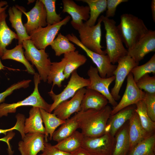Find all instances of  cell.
<instances>
[{"label":"cell","instance_id":"11","mask_svg":"<svg viewBox=\"0 0 155 155\" xmlns=\"http://www.w3.org/2000/svg\"><path fill=\"white\" fill-rule=\"evenodd\" d=\"M127 83L125 91L120 102L113 107L111 115L131 105L135 104L143 99L145 92L140 89L134 80L130 72L127 76Z\"/></svg>","mask_w":155,"mask_h":155},{"label":"cell","instance_id":"3","mask_svg":"<svg viewBox=\"0 0 155 155\" xmlns=\"http://www.w3.org/2000/svg\"><path fill=\"white\" fill-rule=\"evenodd\" d=\"M102 22L106 31V49L104 51L111 63L114 65L120 58L127 55V50L123 45L116 22L103 15Z\"/></svg>","mask_w":155,"mask_h":155},{"label":"cell","instance_id":"49","mask_svg":"<svg viewBox=\"0 0 155 155\" xmlns=\"http://www.w3.org/2000/svg\"><path fill=\"white\" fill-rule=\"evenodd\" d=\"M39 155H45L44 153L43 152V153Z\"/></svg>","mask_w":155,"mask_h":155},{"label":"cell","instance_id":"40","mask_svg":"<svg viewBox=\"0 0 155 155\" xmlns=\"http://www.w3.org/2000/svg\"><path fill=\"white\" fill-rule=\"evenodd\" d=\"M144 100L148 116L155 122V93L145 92Z\"/></svg>","mask_w":155,"mask_h":155},{"label":"cell","instance_id":"44","mask_svg":"<svg viewBox=\"0 0 155 155\" xmlns=\"http://www.w3.org/2000/svg\"><path fill=\"white\" fill-rule=\"evenodd\" d=\"M15 135V133L12 131L8 132L5 137L0 138V141L4 142L7 144V151L9 155H13V152L11 150L9 142L10 140Z\"/></svg>","mask_w":155,"mask_h":155},{"label":"cell","instance_id":"18","mask_svg":"<svg viewBox=\"0 0 155 155\" xmlns=\"http://www.w3.org/2000/svg\"><path fill=\"white\" fill-rule=\"evenodd\" d=\"M62 12L67 13L71 16L72 22L80 24L83 20L86 22L90 18V8L88 5H77L72 0H63Z\"/></svg>","mask_w":155,"mask_h":155},{"label":"cell","instance_id":"39","mask_svg":"<svg viewBox=\"0 0 155 155\" xmlns=\"http://www.w3.org/2000/svg\"><path fill=\"white\" fill-rule=\"evenodd\" d=\"M31 82L32 80L30 79L24 80L11 85L5 91L0 93V103L4 102L5 98L12 94L15 90L28 87Z\"/></svg>","mask_w":155,"mask_h":155},{"label":"cell","instance_id":"12","mask_svg":"<svg viewBox=\"0 0 155 155\" xmlns=\"http://www.w3.org/2000/svg\"><path fill=\"white\" fill-rule=\"evenodd\" d=\"M90 83L86 87L98 91L104 96L109 103L113 107L116 106L118 103L112 96L109 90V86L115 80V77H112L102 78L99 75L97 68L91 65L87 72Z\"/></svg>","mask_w":155,"mask_h":155},{"label":"cell","instance_id":"23","mask_svg":"<svg viewBox=\"0 0 155 155\" xmlns=\"http://www.w3.org/2000/svg\"><path fill=\"white\" fill-rule=\"evenodd\" d=\"M25 134L31 133L44 134L45 128L43 125L40 108L33 106L29 112V116L25 119L24 124Z\"/></svg>","mask_w":155,"mask_h":155},{"label":"cell","instance_id":"10","mask_svg":"<svg viewBox=\"0 0 155 155\" xmlns=\"http://www.w3.org/2000/svg\"><path fill=\"white\" fill-rule=\"evenodd\" d=\"M66 36L69 41L81 48L96 65L99 75L102 78H109L114 75L117 65L112 64L106 55H101L94 52L84 46L73 33L68 34Z\"/></svg>","mask_w":155,"mask_h":155},{"label":"cell","instance_id":"31","mask_svg":"<svg viewBox=\"0 0 155 155\" xmlns=\"http://www.w3.org/2000/svg\"><path fill=\"white\" fill-rule=\"evenodd\" d=\"M128 126H123L116 133L115 142L112 155H125L129 149Z\"/></svg>","mask_w":155,"mask_h":155},{"label":"cell","instance_id":"4","mask_svg":"<svg viewBox=\"0 0 155 155\" xmlns=\"http://www.w3.org/2000/svg\"><path fill=\"white\" fill-rule=\"evenodd\" d=\"M103 15L98 20L97 24L92 26H89L83 22L80 24L71 21L72 26L77 30L81 43L91 51L101 55H106L105 51L102 50L101 45L102 32L101 23Z\"/></svg>","mask_w":155,"mask_h":155},{"label":"cell","instance_id":"47","mask_svg":"<svg viewBox=\"0 0 155 155\" xmlns=\"http://www.w3.org/2000/svg\"><path fill=\"white\" fill-rule=\"evenodd\" d=\"M151 8L152 18L154 22H155V0H152L151 2Z\"/></svg>","mask_w":155,"mask_h":155},{"label":"cell","instance_id":"20","mask_svg":"<svg viewBox=\"0 0 155 155\" xmlns=\"http://www.w3.org/2000/svg\"><path fill=\"white\" fill-rule=\"evenodd\" d=\"M108 103L106 98L100 92L86 88L81 102V111L89 109L100 110L106 106Z\"/></svg>","mask_w":155,"mask_h":155},{"label":"cell","instance_id":"6","mask_svg":"<svg viewBox=\"0 0 155 155\" xmlns=\"http://www.w3.org/2000/svg\"><path fill=\"white\" fill-rule=\"evenodd\" d=\"M22 45L26 58L36 67L41 80L46 82L52 63L48 54L45 49H37L30 40L23 41Z\"/></svg>","mask_w":155,"mask_h":155},{"label":"cell","instance_id":"45","mask_svg":"<svg viewBox=\"0 0 155 155\" xmlns=\"http://www.w3.org/2000/svg\"><path fill=\"white\" fill-rule=\"evenodd\" d=\"M74 152L75 153L74 155H90L88 152L82 147ZM72 155H73L72 154Z\"/></svg>","mask_w":155,"mask_h":155},{"label":"cell","instance_id":"22","mask_svg":"<svg viewBox=\"0 0 155 155\" xmlns=\"http://www.w3.org/2000/svg\"><path fill=\"white\" fill-rule=\"evenodd\" d=\"M135 108L130 106L111 115L109 123L107 124L106 132H109L112 136L115 137L119 129L127 121L129 120L135 111Z\"/></svg>","mask_w":155,"mask_h":155},{"label":"cell","instance_id":"5","mask_svg":"<svg viewBox=\"0 0 155 155\" xmlns=\"http://www.w3.org/2000/svg\"><path fill=\"white\" fill-rule=\"evenodd\" d=\"M33 80L34 90L28 97L16 103L9 104L3 102L0 104V117L7 116L9 113H15L18 108L24 106L37 107L49 112L51 104L47 102L39 92L38 85L41 80L38 73L36 72L34 75Z\"/></svg>","mask_w":155,"mask_h":155},{"label":"cell","instance_id":"25","mask_svg":"<svg viewBox=\"0 0 155 155\" xmlns=\"http://www.w3.org/2000/svg\"><path fill=\"white\" fill-rule=\"evenodd\" d=\"M40 113L43 122L45 127L44 141L48 142V138L52 139L53 134L57 128L63 123L65 120H61L54 114L49 113L42 108H40Z\"/></svg>","mask_w":155,"mask_h":155},{"label":"cell","instance_id":"41","mask_svg":"<svg viewBox=\"0 0 155 155\" xmlns=\"http://www.w3.org/2000/svg\"><path fill=\"white\" fill-rule=\"evenodd\" d=\"M17 119L16 123L15 126L8 129H0V134H3L6 135L7 133L15 129L17 130L20 133L22 138L25 136L24 132V124L25 120V117L22 115L18 114L16 116Z\"/></svg>","mask_w":155,"mask_h":155},{"label":"cell","instance_id":"43","mask_svg":"<svg viewBox=\"0 0 155 155\" xmlns=\"http://www.w3.org/2000/svg\"><path fill=\"white\" fill-rule=\"evenodd\" d=\"M44 148L43 152L45 155H72V153L61 151L44 141Z\"/></svg>","mask_w":155,"mask_h":155},{"label":"cell","instance_id":"1","mask_svg":"<svg viewBox=\"0 0 155 155\" xmlns=\"http://www.w3.org/2000/svg\"><path fill=\"white\" fill-rule=\"evenodd\" d=\"M112 110L107 105L100 110L89 109L76 113L75 115L81 132L84 136L91 137H98L104 134L106 132Z\"/></svg>","mask_w":155,"mask_h":155},{"label":"cell","instance_id":"2","mask_svg":"<svg viewBox=\"0 0 155 155\" xmlns=\"http://www.w3.org/2000/svg\"><path fill=\"white\" fill-rule=\"evenodd\" d=\"M120 20L117 28L127 49L133 47L150 30L142 19L132 14L124 13Z\"/></svg>","mask_w":155,"mask_h":155},{"label":"cell","instance_id":"32","mask_svg":"<svg viewBox=\"0 0 155 155\" xmlns=\"http://www.w3.org/2000/svg\"><path fill=\"white\" fill-rule=\"evenodd\" d=\"M86 3L90 8V18L85 22L88 26H92L95 25L99 15L106 10V0H79Z\"/></svg>","mask_w":155,"mask_h":155},{"label":"cell","instance_id":"8","mask_svg":"<svg viewBox=\"0 0 155 155\" xmlns=\"http://www.w3.org/2000/svg\"><path fill=\"white\" fill-rule=\"evenodd\" d=\"M70 18L69 16H67L58 23L39 28L29 34L30 40L37 49H45L55 38L61 27L66 25Z\"/></svg>","mask_w":155,"mask_h":155},{"label":"cell","instance_id":"16","mask_svg":"<svg viewBox=\"0 0 155 155\" xmlns=\"http://www.w3.org/2000/svg\"><path fill=\"white\" fill-rule=\"evenodd\" d=\"M86 90L84 88L79 89L70 100L64 101L57 106L53 110V113L60 119L65 121L73 113L80 111L81 102Z\"/></svg>","mask_w":155,"mask_h":155},{"label":"cell","instance_id":"19","mask_svg":"<svg viewBox=\"0 0 155 155\" xmlns=\"http://www.w3.org/2000/svg\"><path fill=\"white\" fill-rule=\"evenodd\" d=\"M20 7L21 6L18 5L13 6L10 7L8 11L9 20L11 24L12 27L15 30L18 37V44H22L23 41L30 40V38L22 23L23 13Z\"/></svg>","mask_w":155,"mask_h":155},{"label":"cell","instance_id":"36","mask_svg":"<svg viewBox=\"0 0 155 155\" xmlns=\"http://www.w3.org/2000/svg\"><path fill=\"white\" fill-rule=\"evenodd\" d=\"M131 72L135 82L146 74L151 73L155 74V54H154L150 59L145 64L135 67L131 70Z\"/></svg>","mask_w":155,"mask_h":155},{"label":"cell","instance_id":"50","mask_svg":"<svg viewBox=\"0 0 155 155\" xmlns=\"http://www.w3.org/2000/svg\"></svg>","mask_w":155,"mask_h":155},{"label":"cell","instance_id":"15","mask_svg":"<svg viewBox=\"0 0 155 155\" xmlns=\"http://www.w3.org/2000/svg\"><path fill=\"white\" fill-rule=\"evenodd\" d=\"M127 55L139 63L148 53L155 51V31L150 30L131 48Z\"/></svg>","mask_w":155,"mask_h":155},{"label":"cell","instance_id":"42","mask_svg":"<svg viewBox=\"0 0 155 155\" xmlns=\"http://www.w3.org/2000/svg\"><path fill=\"white\" fill-rule=\"evenodd\" d=\"M127 1L128 0H106V9L105 16L108 18L114 17L118 5L122 3Z\"/></svg>","mask_w":155,"mask_h":155},{"label":"cell","instance_id":"24","mask_svg":"<svg viewBox=\"0 0 155 155\" xmlns=\"http://www.w3.org/2000/svg\"><path fill=\"white\" fill-rule=\"evenodd\" d=\"M7 15L5 11L0 13V57L3 55L6 47L14 39H18L16 34L7 25L6 19Z\"/></svg>","mask_w":155,"mask_h":155},{"label":"cell","instance_id":"28","mask_svg":"<svg viewBox=\"0 0 155 155\" xmlns=\"http://www.w3.org/2000/svg\"><path fill=\"white\" fill-rule=\"evenodd\" d=\"M22 44L16 45L11 49H6L1 57L2 60L11 59L22 63L25 67L28 73L34 75L36 73L33 65L26 58Z\"/></svg>","mask_w":155,"mask_h":155},{"label":"cell","instance_id":"26","mask_svg":"<svg viewBox=\"0 0 155 155\" xmlns=\"http://www.w3.org/2000/svg\"><path fill=\"white\" fill-rule=\"evenodd\" d=\"M84 136L81 132L76 131L54 146L61 151L71 153L82 147Z\"/></svg>","mask_w":155,"mask_h":155},{"label":"cell","instance_id":"17","mask_svg":"<svg viewBox=\"0 0 155 155\" xmlns=\"http://www.w3.org/2000/svg\"><path fill=\"white\" fill-rule=\"evenodd\" d=\"M44 134L39 133L25 134L18 144V149L21 155H37L44 148Z\"/></svg>","mask_w":155,"mask_h":155},{"label":"cell","instance_id":"37","mask_svg":"<svg viewBox=\"0 0 155 155\" xmlns=\"http://www.w3.org/2000/svg\"><path fill=\"white\" fill-rule=\"evenodd\" d=\"M45 7L46 13V21L47 24L53 25L60 22L62 18L56 11L55 0H40Z\"/></svg>","mask_w":155,"mask_h":155},{"label":"cell","instance_id":"29","mask_svg":"<svg viewBox=\"0 0 155 155\" xmlns=\"http://www.w3.org/2000/svg\"><path fill=\"white\" fill-rule=\"evenodd\" d=\"M66 63L64 57L59 62H52L47 82L50 84L52 83V88L55 85L59 88L62 86V82L65 79L64 70Z\"/></svg>","mask_w":155,"mask_h":155},{"label":"cell","instance_id":"27","mask_svg":"<svg viewBox=\"0 0 155 155\" xmlns=\"http://www.w3.org/2000/svg\"><path fill=\"white\" fill-rule=\"evenodd\" d=\"M63 57L66 61L64 74L66 79L69 77L72 72L84 65L87 60L85 55L75 50L65 54Z\"/></svg>","mask_w":155,"mask_h":155},{"label":"cell","instance_id":"34","mask_svg":"<svg viewBox=\"0 0 155 155\" xmlns=\"http://www.w3.org/2000/svg\"><path fill=\"white\" fill-rule=\"evenodd\" d=\"M155 145V135L153 133L136 144L129 155H154Z\"/></svg>","mask_w":155,"mask_h":155},{"label":"cell","instance_id":"9","mask_svg":"<svg viewBox=\"0 0 155 155\" xmlns=\"http://www.w3.org/2000/svg\"><path fill=\"white\" fill-rule=\"evenodd\" d=\"M115 137L109 132L95 137L84 136L82 148L90 155H112Z\"/></svg>","mask_w":155,"mask_h":155},{"label":"cell","instance_id":"14","mask_svg":"<svg viewBox=\"0 0 155 155\" xmlns=\"http://www.w3.org/2000/svg\"><path fill=\"white\" fill-rule=\"evenodd\" d=\"M20 8L27 18V21L24 25L29 35L39 28L45 27L47 25L46 9L40 0H36L34 6L28 12H26L23 7Z\"/></svg>","mask_w":155,"mask_h":155},{"label":"cell","instance_id":"48","mask_svg":"<svg viewBox=\"0 0 155 155\" xmlns=\"http://www.w3.org/2000/svg\"><path fill=\"white\" fill-rule=\"evenodd\" d=\"M0 71L2 69H4L5 67L3 64L2 63L1 59H0Z\"/></svg>","mask_w":155,"mask_h":155},{"label":"cell","instance_id":"33","mask_svg":"<svg viewBox=\"0 0 155 155\" xmlns=\"http://www.w3.org/2000/svg\"><path fill=\"white\" fill-rule=\"evenodd\" d=\"M57 56L75 50L74 45L71 42L68 38L61 33L57 34L56 38L50 44Z\"/></svg>","mask_w":155,"mask_h":155},{"label":"cell","instance_id":"46","mask_svg":"<svg viewBox=\"0 0 155 155\" xmlns=\"http://www.w3.org/2000/svg\"><path fill=\"white\" fill-rule=\"evenodd\" d=\"M8 7L7 3L5 1H0V13L5 11Z\"/></svg>","mask_w":155,"mask_h":155},{"label":"cell","instance_id":"30","mask_svg":"<svg viewBox=\"0 0 155 155\" xmlns=\"http://www.w3.org/2000/svg\"><path fill=\"white\" fill-rule=\"evenodd\" d=\"M79 128V124L75 114L65 122L54 132L52 139L57 142L69 136Z\"/></svg>","mask_w":155,"mask_h":155},{"label":"cell","instance_id":"38","mask_svg":"<svg viewBox=\"0 0 155 155\" xmlns=\"http://www.w3.org/2000/svg\"><path fill=\"white\" fill-rule=\"evenodd\" d=\"M137 87L144 91L150 93H155V76H150L146 74L135 82Z\"/></svg>","mask_w":155,"mask_h":155},{"label":"cell","instance_id":"35","mask_svg":"<svg viewBox=\"0 0 155 155\" xmlns=\"http://www.w3.org/2000/svg\"><path fill=\"white\" fill-rule=\"evenodd\" d=\"M135 104V111L138 115L143 128L149 134L153 133L155 129V122L148 116L144 100L140 101Z\"/></svg>","mask_w":155,"mask_h":155},{"label":"cell","instance_id":"13","mask_svg":"<svg viewBox=\"0 0 155 155\" xmlns=\"http://www.w3.org/2000/svg\"><path fill=\"white\" fill-rule=\"evenodd\" d=\"M117 63L118 65L113 73L115 77V83L110 92L116 101L120 98L119 92L125 78L132 69L139 64L128 55L120 58Z\"/></svg>","mask_w":155,"mask_h":155},{"label":"cell","instance_id":"7","mask_svg":"<svg viewBox=\"0 0 155 155\" xmlns=\"http://www.w3.org/2000/svg\"><path fill=\"white\" fill-rule=\"evenodd\" d=\"M90 83L89 78H84L80 76L77 70L74 71L71 74L67 86L60 93L56 94L53 92V88L48 92L53 101L49 112L51 113L59 104L72 97L79 89L88 86Z\"/></svg>","mask_w":155,"mask_h":155},{"label":"cell","instance_id":"21","mask_svg":"<svg viewBox=\"0 0 155 155\" xmlns=\"http://www.w3.org/2000/svg\"><path fill=\"white\" fill-rule=\"evenodd\" d=\"M129 121L128 133L129 149L131 150L136 144L150 134L148 133L143 128L138 115L135 111Z\"/></svg>","mask_w":155,"mask_h":155}]
</instances>
